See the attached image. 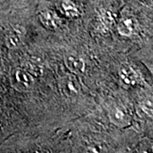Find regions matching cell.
I'll return each mask as SVG.
<instances>
[{
    "label": "cell",
    "instance_id": "obj_8",
    "mask_svg": "<svg viewBox=\"0 0 153 153\" xmlns=\"http://www.w3.org/2000/svg\"><path fill=\"white\" fill-rule=\"evenodd\" d=\"M121 79L123 81L124 83L128 85H135L138 82V77L135 71L133 70V68L129 66H121L120 71H119Z\"/></svg>",
    "mask_w": 153,
    "mask_h": 153
},
{
    "label": "cell",
    "instance_id": "obj_11",
    "mask_svg": "<svg viewBox=\"0 0 153 153\" xmlns=\"http://www.w3.org/2000/svg\"><path fill=\"white\" fill-rule=\"evenodd\" d=\"M140 109L143 112L149 116H152V100L150 99H145L140 102Z\"/></svg>",
    "mask_w": 153,
    "mask_h": 153
},
{
    "label": "cell",
    "instance_id": "obj_7",
    "mask_svg": "<svg viewBox=\"0 0 153 153\" xmlns=\"http://www.w3.org/2000/svg\"><path fill=\"white\" fill-rule=\"evenodd\" d=\"M23 33L21 29H14L6 36V45L10 49H17L22 44Z\"/></svg>",
    "mask_w": 153,
    "mask_h": 153
},
{
    "label": "cell",
    "instance_id": "obj_5",
    "mask_svg": "<svg viewBox=\"0 0 153 153\" xmlns=\"http://www.w3.org/2000/svg\"><path fill=\"white\" fill-rule=\"evenodd\" d=\"M38 17L40 22L49 30H55L60 26V18L56 15V13L50 10L41 11L38 15Z\"/></svg>",
    "mask_w": 153,
    "mask_h": 153
},
{
    "label": "cell",
    "instance_id": "obj_10",
    "mask_svg": "<svg viewBox=\"0 0 153 153\" xmlns=\"http://www.w3.org/2000/svg\"><path fill=\"white\" fill-rule=\"evenodd\" d=\"M62 8L68 17L76 18L80 16L79 10L77 9L76 4L71 0H63L62 1Z\"/></svg>",
    "mask_w": 153,
    "mask_h": 153
},
{
    "label": "cell",
    "instance_id": "obj_2",
    "mask_svg": "<svg viewBox=\"0 0 153 153\" xmlns=\"http://www.w3.org/2000/svg\"><path fill=\"white\" fill-rule=\"evenodd\" d=\"M13 86L19 91H29L34 84V76L23 68L16 69L12 76Z\"/></svg>",
    "mask_w": 153,
    "mask_h": 153
},
{
    "label": "cell",
    "instance_id": "obj_3",
    "mask_svg": "<svg viewBox=\"0 0 153 153\" xmlns=\"http://www.w3.org/2000/svg\"><path fill=\"white\" fill-rule=\"evenodd\" d=\"M109 117L115 125L121 128L129 125L130 123L129 115L127 113L123 107L117 105H114L110 107Z\"/></svg>",
    "mask_w": 153,
    "mask_h": 153
},
{
    "label": "cell",
    "instance_id": "obj_6",
    "mask_svg": "<svg viewBox=\"0 0 153 153\" xmlns=\"http://www.w3.org/2000/svg\"><path fill=\"white\" fill-rule=\"evenodd\" d=\"M136 21L131 17H124L121 19L117 25V30L123 36L129 37L136 32Z\"/></svg>",
    "mask_w": 153,
    "mask_h": 153
},
{
    "label": "cell",
    "instance_id": "obj_9",
    "mask_svg": "<svg viewBox=\"0 0 153 153\" xmlns=\"http://www.w3.org/2000/svg\"><path fill=\"white\" fill-rule=\"evenodd\" d=\"M23 69L29 72L33 76H42L43 74V67L34 60L26 61L23 65Z\"/></svg>",
    "mask_w": 153,
    "mask_h": 153
},
{
    "label": "cell",
    "instance_id": "obj_1",
    "mask_svg": "<svg viewBox=\"0 0 153 153\" xmlns=\"http://www.w3.org/2000/svg\"><path fill=\"white\" fill-rule=\"evenodd\" d=\"M60 93L67 99H75L81 92V87L75 76L66 74L60 78L59 82Z\"/></svg>",
    "mask_w": 153,
    "mask_h": 153
},
{
    "label": "cell",
    "instance_id": "obj_12",
    "mask_svg": "<svg viewBox=\"0 0 153 153\" xmlns=\"http://www.w3.org/2000/svg\"><path fill=\"white\" fill-rule=\"evenodd\" d=\"M100 17H101V22L104 24L105 26H110L112 23V17L111 14L109 11L103 10L100 13Z\"/></svg>",
    "mask_w": 153,
    "mask_h": 153
},
{
    "label": "cell",
    "instance_id": "obj_4",
    "mask_svg": "<svg viewBox=\"0 0 153 153\" xmlns=\"http://www.w3.org/2000/svg\"><path fill=\"white\" fill-rule=\"evenodd\" d=\"M65 64L70 71L76 75L83 74L86 69L84 60L74 54H67L65 56Z\"/></svg>",
    "mask_w": 153,
    "mask_h": 153
}]
</instances>
